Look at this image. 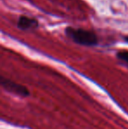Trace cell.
Masks as SVG:
<instances>
[{
	"label": "cell",
	"instance_id": "6da1fadb",
	"mask_svg": "<svg viewBox=\"0 0 128 129\" xmlns=\"http://www.w3.org/2000/svg\"><path fill=\"white\" fill-rule=\"evenodd\" d=\"M64 34L74 43L84 47H97L99 44L98 36L94 31L81 27L66 26Z\"/></svg>",
	"mask_w": 128,
	"mask_h": 129
},
{
	"label": "cell",
	"instance_id": "7a4b0ae2",
	"mask_svg": "<svg viewBox=\"0 0 128 129\" xmlns=\"http://www.w3.org/2000/svg\"><path fill=\"white\" fill-rule=\"evenodd\" d=\"M1 85L5 90L11 92V93H13L15 95L20 96V97L26 98L28 97L30 94L29 90H28L26 87H25L24 85L17 83L15 82L12 81V80L8 79V78H5L4 77H1Z\"/></svg>",
	"mask_w": 128,
	"mask_h": 129
},
{
	"label": "cell",
	"instance_id": "3957f363",
	"mask_svg": "<svg viewBox=\"0 0 128 129\" xmlns=\"http://www.w3.org/2000/svg\"><path fill=\"white\" fill-rule=\"evenodd\" d=\"M17 27L21 31L35 30L39 26V20L35 18H32L26 15H20L18 18Z\"/></svg>",
	"mask_w": 128,
	"mask_h": 129
},
{
	"label": "cell",
	"instance_id": "277c9868",
	"mask_svg": "<svg viewBox=\"0 0 128 129\" xmlns=\"http://www.w3.org/2000/svg\"><path fill=\"white\" fill-rule=\"evenodd\" d=\"M116 57L128 65V50H119L116 53Z\"/></svg>",
	"mask_w": 128,
	"mask_h": 129
},
{
	"label": "cell",
	"instance_id": "5b68a950",
	"mask_svg": "<svg viewBox=\"0 0 128 129\" xmlns=\"http://www.w3.org/2000/svg\"><path fill=\"white\" fill-rule=\"evenodd\" d=\"M123 40L125 43H128V35H125V36H123Z\"/></svg>",
	"mask_w": 128,
	"mask_h": 129
}]
</instances>
